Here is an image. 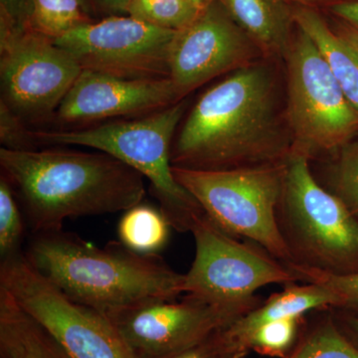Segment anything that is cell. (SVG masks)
I'll use <instances>...</instances> for the list:
<instances>
[{"label": "cell", "instance_id": "obj_29", "mask_svg": "<svg viewBox=\"0 0 358 358\" xmlns=\"http://www.w3.org/2000/svg\"><path fill=\"white\" fill-rule=\"evenodd\" d=\"M324 13L358 30V0H339Z\"/></svg>", "mask_w": 358, "mask_h": 358}, {"label": "cell", "instance_id": "obj_27", "mask_svg": "<svg viewBox=\"0 0 358 358\" xmlns=\"http://www.w3.org/2000/svg\"><path fill=\"white\" fill-rule=\"evenodd\" d=\"M24 121L4 102H0V141L2 148L13 150L34 148L31 131L26 129Z\"/></svg>", "mask_w": 358, "mask_h": 358}, {"label": "cell", "instance_id": "obj_16", "mask_svg": "<svg viewBox=\"0 0 358 358\" xmlns=\"http://www.w3.org/2000/svg\"><path fill=\"white\" fill-rule=\"evenodd\" d=\"M238 25L265 56H285L296 24L287 0H220Z\"/></svg>", "mask_w": 358, "mask_h": 358}, {"label": "cell", "instance_id": "obj_35", "mask_svg": "<svg viewBox=\"0 0 358 358\" xmlns=\"http://www.w3.org/2000/svg\"><path fill=\"white\" fill-rule=\"evenodd\" d=\"M192 2V6L195 7V8L199 9L200 13L202 10H204L206 7L210 6L212 2L215 1V0H189Z\"/></svg>", "mask_w": 358, "mask_h": 358}, {"label": "cell", "instance_id": "obj_2", "mask_svg": "<svg viewBox=\"0 0 358 358\" xmlns=\"http://www.w3.org/2000/svg\"><path fill=\"white\" fill-rule=\"evenodd\" d=\"M0 166L32 234L63 229L68 218L128 210L145 195V178L102 152L1 148Z\"/></svg>", "mask_w": 358, "mask_h": 358}, {"label": "cell", "instance_id": "obj_20", "mask_svg": "<svg viewBox=\"0 0 358 358\" xmlns=\"http://www.w3.org/2000/svg\"><path fill=\"white\" fill-rule=\"evenodd\" d=\"M92 21L82 0H27L23 25L54 41Z\"/></svg>", "mask_w": 358, "mask_h": 358}, {"label": "cell", "instance_id": "obj_31", "mask_svg": "<svg viewBox=\"0 0 358 358\" xmlns=\"http://www.w3.org/2000/svg\"><path fill=\"white\" fill-rule=\"evenodd\" d=\"M27 0H0V16L23 24Z\"/></svg>", "mask_w": 358, "mask_h": 358}, {"label": "cell", "instance_id": "obj_10", "mask_svg": "<svg viewBox=\"0 0 358 358\" xmlns=\"http://www.w3.org/2000/svg\"><path fill=\"white\" fill-rule=\"evenodd\" d=\"M190 232L195 256L185 275V293L190 296L210 303H238L253 299L257 289L267 285L300 282L287 264L230 236L205 214L195 218Z\"/></svg>", "mask_w": 358, "mask_h": 358}, {"label": "cell", "instance_id": "obj_4", "mask_svg": "<svg viewBox=\"0 0 358 358\" xmlns=\"http://www.w3.org/2000/svg\"><path fill=\"white\" fill-rule=\"evenodd\" d=\"M185 109L182 99L131 121L106 122L87 129L31 131V134L35 143L88 148L133 167L150 181L160 210L171 227L178 232H190L195 218L204 212L176 180L171 164L174 133Z\"/></svg>", "mask_w": 358, "mask_h": 358}, {"label": "cell", "instance_id": "obj_9", "mask_svg": "<svg viewBox=\"0 0 358 358\" xmlns=\"http://www.w3.org/2000/svg\"><path fill=\"white\" fill-rule=\"evenodd\" d=\"M81 72L53 40L0 16L1 101L23 121L55 114Z\"/></svg>", "mask_w": 358, "mask_h": 358}, {"label": "cell", "instance_id": "obj_11", "mask_svg": "<svg viewBox=\"0 0 358 358\" xmlns=\"http://www.w3.org/2000/svg\"><path fill=\"white\" fill-rule=\"evenodd\" d=\"M176 32L136 20L109 16L94 20L54 40L82 70L124 79L169 78Z\"/></svg>", "mask_w": 358, "mask_h": 358}, {"label": "cell", "instance_id": "obj_34", "mask_svg": "<svg viewBox=\"0 0 358 358\" xmlns=\"http://www.w3.org/2000/svg\"><path fill=\"white\" fill-rule=\"evenodd\" d=\"M287 1L291 4H296V6L312 7V8L324 11L329 6L338 2L339 0H287Z\"/></svg>", "mask_w": 358, "mask_h": 358}, {"label": "cell", "instance_id": "obj_13", "mask_svg": "<svg viewBox=\"0 0 358 358\" xmlns=\"http://www.w3.org/2000/svg\"><path fill=\"white\" fill-rule=\"evenodd\" d=\"M258 45L215 0L192 24L176 32L169 59V78L181 98L214 78L257 63Z\"/></svg>", "mask_w": 358, "mask_h": 358}, {"label": "cell", "instance_id": "obj_17", "mask_svg": "<svg viewBox=\"0 0 358 358\" xmlns=\"http://www.w3.org/2000/svg\"><path fill=\"white\" fill-rule=\"evenodd\" d=\"M1 358H72L45 327L0 288Z\"/></svg>", "mask_w": 358, "mask_h": 358}, {"label": "cell", "instance_id": "obj_15", "mask_svg": "<svg viewBox=\"0 0 358 358\" xmlns=\"http://www.w3.org/2000/svg\"><path fill=\"white\" fill-rule=\"evenodd\" d=\"M338 296L326 287L312 282H293L265 303L219 329L209 336V341L224 358H244L250 352L252 336L264 324L303 315L310 310L338 308Z\"/></svg>", "mask_w": 358, "mask_h": 358}, {"label": "cell", "instance_id": "obj_32", "mask_svg": "<svg viewBox=\"0 0 358 358\" xmlns=\"http://www.w3.org/2000/svg\"><path fill=\"white\" fill-rule=\"evenodd\" d=\"M339 319L341 331L358 348V313L348 312Z\"/></svg>", "mask_w": 358, "mask_h": 358}, {"label": "cell", "instance_id": "obj_25", "mask_svg": "<svg viewBox=\"0 0 358 358\" xmlns=\"http://www.w3.org/2000/svg\"><path fill=\"white\" fill-rule=\"evenodd\" d=\"M303 315L273 320L257 329L250 341V352L270 357L287 358L296 343Z\"/></svg>", "mask_w": 358, "mask_h": 358}, {"label": "cell", "instance_id": "obj_6", "mask_svg": "<svg viewBox=\"0 0 358 358\" xmlns=\"http://www.w3.org/2000/svg\"><path fill=\"white\" fill-rule=\"evenodd\" d=\"M308 160L296 150L285 160L278 219L294 263L336 274L357 272L358 219L315 180Z\"/></svg>", "mask_w": 358, "mask_h": 358}, {"label": "cell", "instance_id": "obj_1", "mask_svg": "<svg viewBox=\"0 0 358 358\" xmlns=\"http://www.w3.org/2000/svg\"><path fill=\"white\" fill-rule=\"evenodd\" d=\"M282 124L274 74L254 63L200 96L174 141L171 164L217 171L284 162L292 140Z\"/></svg>", "mask_w": 358, "mask_h": 358}, {"label": "cell", "instance_id": "obj_14", "mask_svg": "<svg viewBox=\"0 0 358 358\" xmlns=\"http://www.w3.org/2000/svg\"><path fill=\"white\" fill-rule=\"evenodd\" d=\"M182 100L171 78L124 79L82 70L54 114L62 124L147 115Z\"/></svg>", "mask_w": 358, "mask_h": 358}, {"label": "cell", "instance_id": "obj_33", "mask_svg": "<svg viewBox=\"0 0 358 358\" xmlns=\"http://www.w3.org/2000/svg\"><path fill=\"white\" fill-rule=\"evenodd\" d=\"M331 18L333 20L329 21L334 31L341 35L343 38H345L358 52V30L355 29L352 26L336 20V18Z\"/></svg>", "mask_w": 358, "mask_h": 358}, {"label": "cell", "instance_id": "obj_7", "mask_svg": "<svg viewBox=\"0 0 358 358\" xmlns=\"http://www.w3.org/2000/svg\"><path fill=\"white\" fill-rule=\"evenodd\" d=\"M284 57L288 75L285 117L292 133L291 150L310 159L336 155L357 136V110L317 45L298 25Z\"/></svg>", "mask_w": 358, "mask_h": 358}, {"label": "cell", "instance_id": "obj_3", "mask_svg": "<svg viewBox=\"0 0 358 358\" xmlns=\"http://www.w3.org/2000/svg\"><path fill=\"white\" fill-rule=\"evenodd\" d=\"M26 258L71 300L113 319L155 301L185 293V275L157 255H143L120 241L103 248L63 229L32 234Z\"/></svg>", "mask_w": 358, "mask_h": 358}, {"label": "cell", "instance_id": "obj_30", "mask_svg": "<svg viewBox=\"0 0 358 358\" xmlns=\"http://www.w3.org/2000/svg\"><path fill=\"white\" fill-rule=\"evenodd\" d=\"M208 338L199 343V345L192 346V348L162 358H224L213 348Z\"/></svg>", "mask_w": 358, "mask_h": 358}, {"label": "cell", "instance_id": "obj_22", "mask_svg": "<svg viewBox=\"0 0 358 358\" xmlns=\"http://www.w3.org/2000/svg\"><path fill=\"white\" fill-rule=\"evenodd\" d=\"M199 13L189 0H131L128 11L136 20L173 31L192 24Z\"/></svg>", "mask_w": 358, "mask_h": 358}, {"label": "cell", "instance_id": "obj_8", "mask_svg": "<svg viewBox=\"0 0 358 358\" xmlns=\"http://www.w3.org/2000/svg\"><path fill=\"white\" fill-rule=\"evenodd\" d=\"M0 288L45 327L72 358H138L113 320L71 300L23 252L0 263Z\"/></svg>", "mask_w": 358, "mask_h": 358}, {"label": "cell", "instance_id": "obj_19", "mask_svg": "<svg viewBox=\"0 0 358 358\" xmlns=\"http://www.w3.org/2000/svg\"><path fill=\"white\" fill-rule=\"evenodd\" d=\"M171 228L160 208L141 202L124 211L117 225V236L131 251L157 255L169 241Z\"/></svg>", "mask_w": 358, "mask_h": 358}, {"label": "cell", "instance_id": "obj_5", "mask_svg": "<svg viewBox=\"0 0 358 358\" xmlns=\"http://www.w3.org/2000/svg\"><path fill=\"white\" fill-rule=\"evenodd\" d=\"M285 160L217 171L173 166V174L218 228L230 236L251 240L289 264L294 262V256L278 219Z\"/></svg>", "mask_w": 358, "mask_h": 358}, {"label": "cell", "instance_id": "obj_26", "mask_svg": "<svg viewBox=\"0 0 358 358\" xmlns=\"http://www.w3.org/2000/svg\"><path fill=\"white\" fill-rule=\"evenodd\" d=\"M301 282H312L331 289L338 298L339 310L358 313V271L348 274L326 272L298 263L287 264Z\"/></svg>", "mask_w": 358, "mask_h": 358}, {"label": "cell", "instance_id": "obj_28", "mask_svg": "<svg viewBox=\"0 0 358 358\" xmlns=\"http://www.w3.org/2000/svg\"><path fill=\"white\" fill-rule=\"evenodd\" d=\"M94 20L109 16L128 15L131 0H82Z\"/></svg>", "mask_w": 358, "mask_h": 358}, {"label": "cell", "instance_id": "obj_24", "mask_svg": "<svg viewBox=\"0 0 358 358\" xmlns=\"http://www.w3.org/2000/svg\"><path fill=\"white\" fill-rule=\"evenodd\" d=\"M26 224L15 192L8 179L0 178V257L1 260L21 253Z\"/></svg>", "mask_w": 358, "mask_h": 358}, {"label": "cell", "instance_id": "obj_21", "mask_svg": "<svg viewBox=\"0 0 358 358\" xmlns=\"http://www.w3.org/2000/svg\"><path fill=\"white\" fill-rule=\"evenodd\" d=\"M287 358H358V348L327 317L303 338Z\"/></svg>", "mask_w": 358, "mask_h": 358}, {"label": "cell", "instance_id": "obj_18", "mask_svg": "<svg viewBox=\"0 0 358 358\" xmlns=\"http://www.w3.org/2000/svg\"><path fill=\"white\" fill-rule=\"evenodd\" d=\"M294 22L326 59L348 102L358 112V52L331 26L324 11L293 4Z\"/></svg>", "mask_w": 358, "mask_h": 358}, {"label": "cell", "instance_id": "obj_23", "mask_svg": "<svg viewBox=\"0 0 358 358\" xmlns=\"http://www.w3.org/2000/svg\"><path fill=\"white\" fill-rule=\"evenodd\" d=\"M331 192L343 200L358 219V140H353L334 155L329 169Z\"/></svg>", "mask_w": 358, "mask_h": 358}, {"label": "cell", "instance_id": "obj_12", "mask_svg": "<svg viewBox=\"0 0 358 358\" xmlns=\"http://www.w3.org/2000/svg\"><path fill=\"white\" fill-rule=\"evenodd\" d=\"M261 301L210 303L187 294L183 300L155 301L110 319L138 358H162L202 343Z\"/></svg>", "mask_w": 358, "mask_h": 358}]
</instances>
